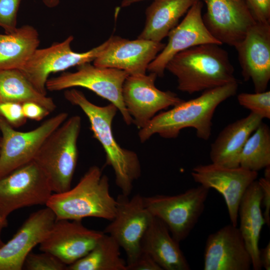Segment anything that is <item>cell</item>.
Masks as SVG:
<instances>
[{
    "label": "cell",
    "mask_w": 270,
    "mask_h": 270,
    "mask_svg": "<svg viewBox=\"0 0 270 270\" xmlns=\"http://www.w3.org/2000/svg\"><path fill=\"white\" fill-rule=\"evenodd\" d=\"M238 82L203 91L198 97L172 106L156 114L144 128L140 129V141L144 142L154 134L165 138H176L186 128H194L200 139L208 140L211 135L212 120L217 107L234 96Z\"/></svg>",
    "instance_id": "1"
},
{
    "label": "cell",
    "mask_w": 270,
    "mask_h": 270,
    "mask_svg": "<svg viewBox=\"0 0 270 270\" xmlns=\"http://www.w3.org/2000/svg\"><path fill=\"white\" fill-rule=\"evenodd\" d=\"M64 96L71 104L80 107L88 117L94 137L105 152L106 164L114 170L116 184L122 194L128 196L134 181L140 176L141 166L137 154L120 146L114 137L112 122L117 108L112 103L106 106H97L82 92L74 88L66 90Z\"/></svg>",
    "instance_id": "2"
},
{
    "label": "cell",
    "mask_w": 270,
    "mask_h": 270,
    "mask_svg": "<svg viewBox=\"0 0 270 270\" xmlns=\"http://www.w3.org/2000/svg\"><path fill=\"white\" fill-rule=\"evenodd\" d=\"M220 44H200L178 52L166 66L180 91L192 94L238 82L228 54Z\"/></svg>",
    "instance_id": "3"
},
{
    "label": "cell",
    "mask_w": 270,
    "mask_h": 270,
    "mask_svg": "<svg viewBox=\"0 0 270 270\" xmlns=\"http://www.w3.org/2000/svg\"><path fill=\"white\" fill-rule=\"evenodd\" d=\"M108 176L99 167H90L73 188L52 194L46 206L56 220H82L96 217L112 220L116 209V200L110 194Z\"/></svg>",
    "instance_id": "4"
},
{
    "label": "cell",
    "mask_w": 270,
    "mask_h": 270,
    "mask_svg": "<svg viewBox=\"0 0 270 270\" xmlns=\"http://www.w3.org/2000/svg\"><path fill=\"white\" fill-rule=\"evenodd\" d=\"M80 128V116L67 118L46 138L33 160L47 176L54 193L71 188L78 158L77 142Z\"/></svg>",
    "instance_id": "5"
},
{
    "label": "cell",
    "mask_w": 270,
    "mask_h": 270,
    "mask_svg": "<svg viewBox=\"0 0 270 270\" xmlns=\"http://www.w3.org/2000/svg\"><path fill=\"white\" fill-rule=\"evenodd\" d=\"M209 190L200 185L177 195L144 196V204L152 216L164 223L172 236L180 243L189 236L202 214Z\"/></svg>",
    "instance_id": "6"
},
{
    "label": "cell",
    "mask_w": 270,
    "mask_h": 270,
    "mask_svg": "<svg viewBox=\"0 0 270 270\" xmlns=\"http://www.w3.org/2000/svg\"><path fill=\"white\" fill-rule=\"evenodd\" d=\"M128 76L126 72L112 68H102L90 62L77 66L75 72H64L48 78L46 90L60 91L74 87L87 88L114 104L120 112L125 123L130 125L132 119L124 104L122 89Z\"/></svg>",
    "instance_id": "7"
},
{
    "label": "cell",
    "mask_w": 270,
    "mask_h": 270,
    "mask_svg": "<svg viewBox=\"0 0 270 270\" xmlns=\"http://www.w3.org/2000/svg\"><path fill=\"white\" fill-rule=\"evenodd\" d=\"M52 190L42 170L32 160L0 178V216L26 206L46 205Z\"/></svg>",
    "instance_id": "8"
},
{
    "label": "cell",
    "mask_w": 270,
    "mask_h": 270,
    "mask_svg": "<svg viewBox=\"0 0 270 270\" xmlns=\"http://www.w3.org/2000/svg\"><path fill=\"white\" fill-rule=\"evenodd\" d=\"M62 112L45 120L36 128L28 131L15 130L0 116L2 144L0 150V178L34 160L46 138L67 118Z\"/></svg>",
    "instance_id": "9"
},
{
    "label": "cell",
    "mask_w": 270,
    "mask_h": 270,
    "mask_svg": "<svg viewBox=\"0 0 270 270\" xmlns=\"http://www.w3.org/2000/svg\"><path fill=\"white\" fill-rule=\"evenodd\" d=\"M74 40L68 36L61 42L38 48L20 70L32 86L41 94L46 95V83L49 75L70 68L94 61L107 45V40L101 44L84 52H76L71 48Z\"/></svg>",
    "instance_id": "10"
},
{
    "label": "cell",
    "mask_w": 270,
    "mask_h": 270,
    "mask_svg": "<svg viewBox=\"0 0 270 270\" xmlns=\"http://www.w3.org/2000/svg\"><path fill=\"white\" fill-rule=\"evenodd\" d=\"M158 76L128 75L122 86L124 104L134 123L138 128L145 126L156 114L184 100L170 90L162 91L155 86Z\"/></svg>",
    "instance_id": "11"
},
{
    "label": "cell",
    "mask_w": 270,
    "mask_h": 270,
    "mask_svg": "<svg viewBox=\"0 0 270 270\" xmlns=\"http://www.w3.org/2000/svg\"><path fill=\"white\" fill-rule=\"evenodd\" d=\"M114 218L104 232L112 236L124 248L126 264L132 262L141 252V240L153 216L146 208L140 194L131 198L120 194L116 199Z\"/></svg>",
    "instance_id": "12"
},
{
    "label": "cell",
    "mask_w": 270,
    "mask_h": 270,
    "mask_svg": "<svg viewBox=\"0 0 270 270\" xmlns=\"http://www.w3.org/2000/svg\"><path fill=\"white\" fill-rule=\"evenodd\" d=\"M191 175L196 182L222 195L230 222L237 226L240 203L248 187L256 180L258 172L240 166L227 168L212 163L194 167Z\"/></svg>",
    "instance_id": "13"
},
{
    "label": "cell",
    "mask_w": 270,
    "mask_h": 270,
    "mask_svg": "<svg viewBox=\"0 0 270 270\" xmlns=\"http://www.w3.org/2000/svg\"><path fill=\"white\" fill-rule=\"evenodd\" d=\"M204 23L222 44L235 47L256 23L244 0H202Z\"/></svg>",
    "instance_id": "14"
},
{
    "label": "cell",
    "mask_w": 270,
    "mask_h": 270,
    "mask_svg": "<svg viewBox=\"0 0 270 270\" xmlns=\"http://www.w3.org/2000/svg\"><path fill=\"white\" fill-rule=\"evenodd\" d=\"M104 234L85 227L82 220H56L40 243V250L68 266L87 254Z\"/></svg>",
    "instance_id": "15"
},
{
    "label": "cell",
    "mask_w": 270,
    "mask_h": 270,
    "mask_svg": "<svg viewBox=\"0 0 270 270\" xmlns=\"http://www.w3.org/2000/svg\"><path fill=\"white\" fill-rule=\"evenodd\" d=\"M94 65L124 70L128 75L146 74L148 65L165 46L162 42L112 36Z\"/></svg>",
    "instance_id": "16"
},
{
    "label": "cell",
    "mask_w": 270,
    "mask_h": 270,
    "mask_svg": "<svg viewBox=\"0 0 270 270\" xmlns=\"http://www.w3.org/2000/svg\"><path fill=\"white\" fill-rule=\"evenodd\" d=\"M202 0L195 1L182 21L168 34L167 44L148 65V72L162 77L168 62L178 52L200 44L222 45L205 26L202 20Z\"/></svg>",
    "instance_id": "17"
},
{
    "label": "cell",
    "mask_w": 270,
    "mask_h": 270,
    "mask_svg": "<svg viewBox=\"0 0 270 270\" xmlns=\"http://www.w3.org/2000/svg\"><path fill=\"white\" fill-rule=\"evenodd\" d=\"M246 81L256 92L266 90L270 80V23H256L235 47Z\"/></svg>",
    "instance_id": "18"
},
{
    "label": "cell",
    "mask_w": 270,
    "mask_h": 270,
    "mask_svg": "<svg viewBox=\"0 0 270 270\" xmlns=\"http://www.w3.org/2000/svg\"><path fill=\"white\" fill-rule=\"evenodd\" d=\"M48 207L31 214L12 238L0 248V270H22L32 250L44 238L56 222Z\"/></svg>",
    "instance_id": "19"
},
{
    "label": "cell",
    "mask_w": 270,
    "mask_h": 270,
    "mask_svg": "<svg viewBox=\"0 0 270 270\" xmlns=\"http://www.w3.org/2000/svg\"><path fill=\"white\" fill-rule=\"evenodd\" d=\"M204 270H250L252 259L238 228L227 224L210 234L204 254Z\"/></svg>",
    "instance_id": "20"
},
{
    "label": "cell",
    "mask_w": 270,
    "mask_h": 270,
    "mask_svg": "<svg viewBox=\"0 0 270 270\" xmlns=\"http://www.w3.org/2000/svg\"><path fill=\"white\" fill-rule=\"evenodd\" d=\"M262 120L250 112L226 126L211 144L210 155L212 163L227 168L239 166L242 149Z\"/></svg>",
    "instance_id": "21"
},
{
    "label": "cell",
    "mask_w": 270,
    "mask_h": 270,
    "mask_svg": "<svg viewBox=\"0 0 270 270\" xmlns=\"http://www.w3.org/2000/svg\"><path fill=\"white\" fill-rule=\"evenodd\" d=\"M141 250L165 270H190V267L177 242L164 223L154 216L141 240Z\"/></svg>",
    "instance_id": "22"
},
{
    "label": "cell",
    "mask_w": 270,
    "mask_h": 270,
    "mask_svg": "<svg viewBox=\"0 0 270 270\" xmlns=\"http://www.w3.org/2000/svg\"><path fill=\"white\" fill-rule=\"evenodd\" d=\"M262 190L258 180L252 182L244 192L239 204L238 228L252 259V267L260 270L258 242L262 226L265 224L261 209Z\"/></svg>",
    "instance_id": "23"
},
{
    "label": "cell",
    "mask_w": 270,
    "mask_h": 270,
    "mask_svg": "<svg viewBox=\"0 0 270 270\" xmlns=\"http://www.w3.org/2000/svg\"><path fill=\"white\" fill-rule=\"evenodd\" d=\"M196 0H153L146 10L144 28L138 38L161 42Z\"/></svg>",
    "instance_id": "24"
},
{
    "label": "cell",
    "mask_w": 270,
    "mask_h": 270,
    "mask_svg": "<svg viewBox=\"0 0 270 270\" xmlns=\"http://www.w3.org/2000/svg\"><path fill=\"white\" fill-rule=\"evenodd\" d=\"M40 42L37 30L30 25L17 28L10 34H0V70H20Z\"/></svg>",
    "instance_id": "25"
},
{
    "label": "cell",
    "mask_w": 270,
    "mask_h": 270,
    "mask_svg": "<svg viewBox=\"0 0 270 270\" xmlns=\"http://www.w3.org/2000/svg\"><path fill=\"white\" fill-rule=\"evenodd\" d=\"M0 98L1 102H14L22 104L26 102H34L50 112L56 108L51 98L40 92L18 69L0 70Z\"/></svg>",
    "instance_id": "26"
},
{
    "label": "cell",
    "mask_w": 270,
    "mask_h": 270,
    "mask_svg": "<svg viewBox=\"0 0 270 270\" xmlns=\"http://www.w3.org/2000/svg\"><path fill=\"white\" fill-rule=\"evenodd\" d=\"M120 246L110 236L104 233L85 256L69 265L67 270H126L120 256Z\"/></svg>",
    "instance_id": "27"
},
{
    "label": "cell",
    "mask_w": 270,
    "mask_h": 270,
    "mask_svg": "<svg viewBox=\"0 0 270 270\" xmlns=\"http://www.w3.org/2000/svg\"><path fill=\"white\" fill-rule=\"evenodd\" d=\"M252 133L241 152L240 166L258 172L270 166V129L262 122Z\"/></svg>",
    "instance_id": "28"
},
{
    "label": "cell",
    "mask_w": 270,
    "mask_h": 270,
    "mask_svg": "<svg viewBox=\"0 0 270 270\" xmlns=\"http://www.w3.org/2000/svg\"><path fill=\"white\" fill-rule=\"evenodd\" d=\"M239 104L262 119L270 118V91L254 94L242 92L237 97Z\"/></svg>",
    "instance_id": "29"
},
{
    "label": "cell",
    "mask_w": 270,
    "mask_h": 270,
    "mask_svg": "<svg viewBox=\"0 0 270 270\" xmlns=\"http://www.w3.org/2000/svg\"><path fill=\"white\" fill-rule=\"evenodd\" d=\"M68 266L52 254L42 252H30L26 257L22 269L26 270H64Z\"/></svg>",
    "instance_id": "30"
},
{
    "label": "cell",
    "mask_w": 270,
    "mask_h": 270,
    "mask_svg": "<svg viewBox=\"0 0 270 270\" xmlns=\"http://www.w3.org/2000/svg\"><path fill=\"white\" fill-rule=\"evenodd\" d=\"M21 0H0V27L6 34L12 32L17 28V14Z\"/></svg>",
    "instance_id": "31"
},
{
    "label": "cell",
    "mask_w": 270,
    "mask_h": 270,
    "mask_svg": "<svg viewBox=\"0 0 270 270\" xmlns=\"http://www.w3.org/2000/svg\"><path fill=\"white\" fill-rule=\"evenodd\" d=\"M0 116L13 128L22 126L27 120L24 114L22 104L14 102L0 103Z\"/></svg>",
    "instance_id": "32"
},
{
    "label": "cell",
    "mask_w": 270,
    "mask_h": 270,
    "mask_svg": "<svg viewBox=\"0 0 270 270\" xmlns=\"http://www.w3.org/2000/svg\"><path fill=\"white\" fill-rule=\"evenodd\" d=\"M257 22L270 23V0H244Z\"/></svg>",
    "instance_id": "33"
},
{
    "label": "cell",
    "mask_w": 270,
    "mask_h": 270,
    "mask_svg": "<svg viewBox=\"0 0 270 270\" xmlns=\"http://www.w3.org/2000/svg\"><path fill=\"white\" fill-rule=\"evenodd\" d=\"M126 270H162L148 253L141 250L140 253L132 263L126 264Z\"/></svg>",
    "instance_id": "34"
},
{
    "label": "cell",
    "mask_w": 270,
    "mask_h": 270,
    "mask_svg": "<svg viewBox=\"0 0 270 270\" xmlns=\"http://www.w3.org/2000/svg\"><path fill=\"white\" fill-rule=\"evenodd\" d=\"M262 190L261 204L264 208L262 213L265 224L268 226H270V178L263 177L258 180Z\"/></svg>",
    "instance_id": "35"
},
{
    "label": "cell",
    "mask_w": 270,
    "mask_h": 270,
    "mask_svg": "<svg viewBox=\"0 0 270 270\" xmlns=\"http://www.w3.org/2000/svg\"><path fill=\"white\" fill-rule=\"evenodd\" d=\"M24 114L28 119L40 121L50 112L41 105L34 102H26L22 104Z\"/></svg>",
    "instance_id": "36"
},
{
    "label": "cell",
    "mask_w": 270,
    "mask_h": 270,
    "mask_svg": "<svg viewBox=\"0 0 270 270\" xmlns=\"http://www.w3.org/2000/svg\"><path fill=\"white\" fill-rule=\"evenodd\" d=\"M260 258L262 268L266 270H270V242L260 250Z\"/></svg>",
    "instance_id": "37"
},
{
    "label": "cell",
    "mask_w": 270,
    "mask_h": 270,
    "mask_svg": "<svg viewBox=\"0 0 270 270\" xmlns=\"http://www.w3.org/2000/svg\"><path fill=\"white\" fill-rule=\"evenodd\" d=\"M42 1L46 6L52 8L57 6L60 0H42Z\"/></svg>",
    "instance_id": "38"
},
{
    "label": "cell",
    "mask_w": 270,
    "mask_h": 270,
    "mask_svg": "<svg viewBox=\"0 0 270 270\" xmlns=\"http://www.w3.org/2000/svg\"><path fill=\"white\" fill-rule=\"evenodd\" d=\"M142 0H122L121 3V6L123 8L127 7L134 3L141 2Z\"/></svg>",
    "instance_id": "39"
},
{
    "label": "cell",
    "mask_w": 270,
    "mask_h": 270,
    "mask_svg": "<svg viewBox=\"0 0 270 270\" xmlns=\"http://www.w3.org/2000/svg\"><path fill=\"white\" fill-rule=\"evenodd\" d=\"M7 218H4L0 216V238L2 230L8 226Z\"/></svg>",
    "instance_id": "40"
},
{
    "label": "cell",
    "mask_w": 270,
    "mask_h": 270,
    "mask_svg": "<svg viewBox=\"0 0 270 270\" xmlns=\"http://www.w3.org/2000/svg\"><path fill=\"white\" fill-rule=\"evenodd\" d=\"M4 244V243L2 240L1 238H0V248Z\"/></svg>",
    "instance_id": "41"
},
{
    "label": "cell",
    "mask_w": 270,
    "mask_h": 270,
    "mask_svg": "<svg viewBox=\"0 0 270 270\" xmlns=\"http://www.w3.org/2000/svg\"><path fill=\"white\" fill-rule=\"evenodd\" d=\"M1 144H2V137L0 136V148H1Z\"/></svg>",
    "instance_id": "42"
},
{
    "label": "cell",
    "mask_w": 270,
    "mask_h": 270,
    "mask_svg": "<svg viewBox=\"0 0 270 270\" xmlns=\"http://www.w3.org/2000/svg\"><path fill=\"white\" fill-rule=\"evenodd\" d=\"M1 102V100H0V103Z\"/></svg>",
    "instance_id": "43"
}]
</instances>
